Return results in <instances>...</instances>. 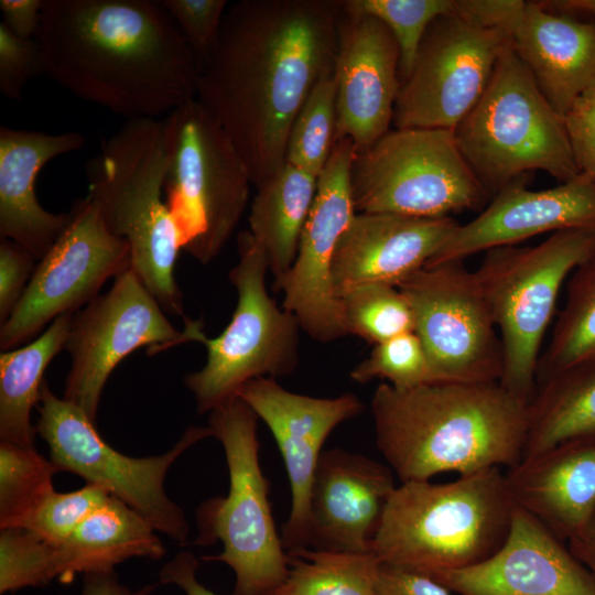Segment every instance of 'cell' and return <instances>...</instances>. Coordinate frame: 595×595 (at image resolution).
Returning <instances> with one entry per match:
<instances>
[{"mask_svg": "<svg viewBox=\"0 0 595 595\" xmlns=\"http://www.w3.org/2000/svg\"><path fill=\"white\" fill-rule=\"evenodd\" d=\"M349 376L359 383L386 379L397 389L437 382L425 348L414 332L375 345L369 356Z\"/></svg>", "mask_w": 595, "mask_h": 595, "instance_id": "74e56055", "label": "cell"}, {"mask_svg": "<svg viewBox=\"0 0 595 595\" xmlns=\"http://www.w3.org/2000/svg\"><path fill=\"white\" fill-rule=\"evenodd\" d=\"M340 301L347 335L377 345L414 332L413 311L397 285L361 284L344 293Z\"/></svg>", "mask_w": 595, "mask_h": 595, "instance_id": "e575fe53", "label": "cell"}, {"mask_svg": "<svg viewBox=\"0 0 595 595\" xmlns=\"http://www.w3.org/2000/svg\"><path fill=\"white\" fill-rule=\"evenodd\" d=\"M433 580L458 595H595L594 576L563 540L517 506L491 556Z\"/></svg>", "mask_w": 595, "mask_h": 595, "instance_id": "ffe728a7", "label": "cell"}, {"mask_svg": "<svg viewBox=\"0 0 595 595\" xmlns=\"http://www.w3.org/2000/svg\"><path fill=\"white\" fill-rule=\"evenodd\" d=\"M377 595H451V592L433 578L380 564L377 582Z\"/></svg>", "mask_w": 595, "mask_h": 595, "instance_id": "f6af8a7d", "label": "cell"}, {"mask_svg": "<svg viewBox=\"0 0 595 595\" xmlns=\"http://www.w3.org/2000/svg\"><path fill=\"white\" fill-rule=\"evenodd\" d=\"M36 259L19 244L0 240V322L4 323L23 296Z\"/></svg>", "mask_w": 595, "mask_h": 595, "instance_id": "b9f144b4", "label": "cell"}, {"mask_svg": "<svg viewBox=\"0 0 595 595\" xmlns=\"http://www.w3.org/2000/svg\"><path fill=\"white\" fill-rule=\"evenodd\" d=\"M162 119L127 120L85 165L88 196L107 229L125 239L131 269L164 312L184 316L175 280L183 241L164 198Z\"/></svg>", "mask_w": 595, "mask_h": 595, "instance_id": "5b68a950", "label": "cell"}, {"mask_svg": "<svg viewBox=\"0 0 595 595\" xmlns=\"http://www.w3.org/2000/svg\"><path fill=\"white\" fill-rule=\"evenodd\" d=\"M527 175L504 186L473 220L457 225L429 263L463 261L478 252L516 246L544 232L570 229L595 231V178L587 173L560 185L532 191ZM428 266V264H426Z\"/></svg>", "mask_w": 595, "mask_h": 595, "instance_id": "44dd1931", "label": "cell"}, {"mask_svg": "<svg viewBox=\"0 0 595 595\" xmlns=\"http://www.w3.org/2000/svg\"><path fill=\"white\" fill-rule=\"evenodd\" d=\"M564 122L581 172L595 178V80L572 105Z\"/></svg>", "mask_w": 595, "mask_h": 595, "instance_id": "7bdbcfd3", "label": "cell"}, {"mask_svg": "<svg viewBox=\"0 0 595 595\" xmlns=\"http://www.w3.org/2000/svg\"><path fill=\"white\" fill-rule=\"evenodd\" d=\"M529 403L497 382H385L370 409L376 444L401 483L520 463Z\"/></svg>", "mask_w": 595, "mask_h": 595, "instance_id": "3957f363", "label": "cell"}, {"mask_svg": "<svg viewBox=\"0 0 595 595\" xmlns=\"http://www.w3.org/2000/svg\"><path fill=\"white\" fill-rule=\"evenodd\" d=\"M522 0H454V12L484 29L510 33L524 7Z\"/></svg>", "mask_w": 595, "mask_h": 595, "instance_id": "ee69618b", "label": "cell"}, {"mask_svg": "<svg viewBox=\"0 0 595 595\" xmlns=\"http://www.w3.org/2000/svg\"><path fill=\"white\" fill-rule=\"evenodd\" d=\"M36 433L61 470L105 489L140 513L156 532L186 544L190 524L183 509L166 494L165 477L175 461L201 440L212 436L208 426H190L164 454L132 457L107 444L95 423L76 404L41 388Z\"/></svg>", "mask_w": 595, "mask_h": 595, "instance_id": "7c38bea8", "label": "cell"}, {"mask_svg": "<svg viewBox=\"0 0 595 595\" xmlns=\"http://www.w3.org/2000/svg\"><path fill=\"white\" fill-rule=\"evenodd\" d=\"M337 87L333 71L314 86L288 136L285 162L318 177L335 145Z\"/></svg>", "mask_w": 595, "mask_h": 595, "instance_id": "836d02e7", "label": "cell"}, {"mask_svg": "<svg viewBox=\"0 0 595 595\" xmlns=\"http://www.w3.org/2000/svg\"><path fill=\"white\" fill-rule=\"evenodd\" d=\"M587 436H595V360L575 365L537 385L528 405L521 459Z\"/></svg>", "mask_w": 595, "mask_h": 595, "instance_id": "f1b7e54d", "label": "cell"}, {"mask_svg": "<svg viewBox=\"0 0 595 595\" xmlns=\"http://www.w3.org/2000/svg\"><path fill=\"white\" fill-rule=\"evenodd\" d=\"M397 486L388 465L339 447L324 450L310 490L309 548L369 552Z\"/></svg>", "mask_w": 595, "mask_h": 595, "instance_id": "7402d4cb", "label": "cell"}, {"mask_svg": "<svg viewBox=\"0 0 595 595\" xmlns=\"http://www.w3.org/2000/svg\"><path fill=\"white\" fill-rule=\"evenodd\" d=\"M356 213L450 217L478 207L486 188L459 151L454 130L393 128L357 151L350 167Z\"/></svg>", "mask_w": 595, "mask_h": 595, "instance_id": "8fae6325", "label": "cell"}, {"mask_svg": "<svg viewBox=\"0 0 595 595\" xmlns=\"http://www.w3.org/2000/svg\"><path fill=\"white\" fill-rule=\"evenodd\" d=\"M68 213L65 228L1 324L2 351L34 337L58 316L75 313L99 295L108 279L131 268L127 241L110 234L90 196L77 199Z\"/></svg>", "mask_w": 595, "mask_h": 595, "instance_id": "5bb4252c", "label": "cell"}, {"mask_svg": "<svg viewBox=\"0 0 595 595\" xmlns=\"http://www.w3.org/2000/svg\"><path fill=\"white\" fill-rule=\"evenodd\" d=\"M164 198L183 249L203 264L221 251L249 199L251 177L223 127L192 99L162 119Z\"/></svg>", "mask_w": 595, "mask_h": 595, "instance_id": "9c48e42d", "label": "cell"}, {"mask_svg": "<svg viewBox=\"0 0 595 595\" xmlns=\"http://www.w3.org/2000/svg\"><path fill=\"white\" fill-rule=\"evenodd\" d=\"M356 150L349 138L335 142L317 177L295 260L284 277L273 282L274 291L283 293V309L295 316L311 338L322 343L347 335L342 301L334 291L332 264L338 241L356 214L350 187Z\"/></svg>", "mask_w": 595, "mask_h": 595, "instance_id": "e0dca14e", "label": "cell"}, {"mask_svg": "<svg viewBox=\"0 0 595 595\" xmlns=\"http://www.w3.org/2000/svg\"><path fill=\"white\" fill-rule=\"evenodd\" d=\"M237 396L267 424L284 462L292 505L281 528L283 548H309L310 490L323 445L337 425L359 415L365 405L353 392L316 398L289 391L269 377L248 381Z\"/></svg>", "mask_w": 595, "mask_h": 595, "instance_id": "ac0fdd59", "label": "cell"}, {"mask_svg": "<svg viewBox=\"0 0 595 595\" xmlns=\"http://www.w3.org/2000/svg\"><path fill=\"white\" fill-rule=\"evenodd\" d=\"M509 44L502 31L477 26L455 13L436 18L400 85L392 127L454 130L483 96Z\"/></svg>", "mask_w": 595, "mask_h": 595, "instance_id": "9a60e30c", "label": "cell"}, {"mask_svg": "<svg viewBox=\"0 0 595 595\" xmlns=\"http://www.w3.org/2000/svg\"><path fill=\"white\" fill-rule=\"evenodd\" d=\"M201 68L212 53L229 2L227 0H160Z\"/></svg>", "mask_w": 595, "mask_h": 595, "instance_id": "ab89813d", "label": "cell"}, {"mask_svg": "<svg viewBox=\"0 0 595 595\" xmlns=\"http://www.w3.org/2000/svg\"><path fill=\"white\" fill-rule=\"evenodd\" d=\"M505 475L515 506L567 542L595 510V436L521 459Z\"/></svg>", "mask_w": 595, "mask_h": 595, "instance_id": "484cf974", "label": "cell"}, {"mask_svg": "<svg viewBox=\"0 0 595 595\" xmlns=\"http://www.w3.org/2000/svg\"><path fill=\"white\" fill-rule=\"evenodd\" d=\"M258 420L238 396L208 413L210 435L225 452L229 490L225 497L199 505L194 543H223L219 554L203 560L223 562L234 571L232 595H272L289 571L288 553L272 516L269 483L259 462Z\"/></svg>", "mask_w": 595, "mask_h": 595, "instance_id": "8992f818", "label": "cell"}, {"mask_svg": "<svg viewBox=\"0 0 595 595\" xmlns=\"http://www.w3.org/2000/svg\"><path fill=\"white\" fill-rule=\"evenodd\" d=\"M567 547L595 578V510L583 529L567 541Z\"/></svg>", "mask_w": 595, "mask_h": 595, "instance_id": "681fc988", "label": "cell"}, {"mask_svg": "<svg viewBox=\"0 0 595 595\" xmlns=\"http://www.w3.org/2000/svg\"><path fill=\"white\" fill-rule=\"evenodd\" d=\"M199 562L188 551L178 552L159 572L160 584H174L186 595H217L206 588L196 576Z\"/></svg>", "mask_w": 595, "mask_h": 595, "instance_id": "7dc6e473", "label": "cell"}, {"mask_svg": "<svg viewBox=\"0 0 595 595\" xmlns=\"http://www.w3.org/2000/svg\"><path fill=\"white\" fill-rule=\"evenodd\" d=\"M159 584V582L150 583L138 589H131L119 581L115 571L89 573L83 577L80 595H153Z\"/></svg>", "mask_w": 595, "mask_h": 595, "instance_id": "c3c4849f", "label": "cell"}, {"mask_svg": "<svg viewBox=\"0 0 595 595\" xmlns=\"http://www.w3.org/2000/svg\"><path fill=\"white\" fill-rule=\"evenodd\" d=\"M185 342L138 275L128 269L113 284L74 313L65 349L72 358L63 398L95 423L108 378L119 363L140 347L152 353Z\"/></svg>", "mask_w": 595, "mask_h": 595, "instance_id": "2e32d148", "label": "cell"}, {"mask_svg": "<svg viewBox=\"0 0 595 595\" xmlns=\"http://www.w3.org/2000/svg\"><path fill=\"white\" fill-rule=\"evenodd\" d=\"M595 253V231L551 234L533 247L490 249L475 270L493 312L502 347L499 383L530 403L545 332L560 290L571 273Z\"/></svg>", "mask_w": 595, "mask_h": 595, "instance_id": "ba28073f", "label": "cell"}, {"mask_svg": "<svg viewBox=\"0 0 595 595\" xmlns=\"http://www.w3.org/2000/svg\"><path fill=\"white\" fill-rule=\"evenodd\" d=\"M454 136L477 178L495 194L533 170L561 183L581 174L564 118L547 100L510 44Z\"/></svg>", "mask_w": 595, "mask_h": 595, "instance_id": "52a82bcc", "label": "cell"}, {"mask_svg": "<svg viewBox=\"0 0 595 595\" xmlns=\"http://www.w3.org/2000/svg\"><path fill=\"white\" fill-rule=\"evenodd\" d=\"M256 190L248 217L249 231L263 249L277 282L295 260L316 195L317 177L285 162Z\"/></svg>", "mask_w": 595, "mask_h": 595, "instance_id": "83f0119b", "label": "cell"}, {"mask_svg": "<svg viewBox=\"0 0 595 595\" xmlns=\"http://www.w3.org/2000/svg\"><path fill=\"white\" fill-rule=\"evenodd\" d=\"M399 67V47L390 30L371 15L343 7L333 67L335 141L349 138L363 151L390 130L401 85Z\"/></svg>", "mask_w": 595, "mask_h": 595, "instance_id": "d6986e66", "label": "cell"}, {"mask_svg": "<svg viewBox=\"0 0 595 595\" xmlns=\"http://www.w3.org/2000/svg\"><path fill=\"white\" fill-rule=\"evenodd\" d=\"M569 278L564 306L538 361L536 387L560 371L595 360V253Z\"/></svg>", "mask_w": 595, "mask_h": 595, "instance_id": "4dcf8cb0", "label": "cell"}, {"mask_svg": "<svg viewBox=\"0 0 595 595\" xmlns=\"http://www.w3.org/2000/svg\"><path fill=\"white\" fill-rule=\"evenodd\" d=\"M35 40L44 75L127 120L197 96L201 66L160 0H45Z\"/></svg>", "mask_w": 595, "mask_h": 595, "instance_id": "7a4b0ae2", "label": "cell"}, {"mask_svg": "<svg viewBox=\"0 0 595 595\" xmlns=\"http://www.w3.org/2000/svg\"><path fill=\"white\" fill-rule=\"evenodd\" d=\"M346 11L380 20L393 35L400 53V83L411 73L430 24L454 12V0H343Z\"/></svg>", "mask_w": 595, "mask_h": 595, "instance_id": "d590c367", "label": "cell"}, {"mask_svg": "<svg viewBox=\"0 0 595 595\" xmlns=\"http://www.w3.org/2000/svg\"><path fill=\"white\" fill-rule=\"evenodd\" d=\"M547 8L559 12L573 14L581 13L583 15L591 17L595 21V0H556V1H541Z\"/></svg>", "mask_w": 595, "mask_h": 595, "instance_id": "f907efd6", "label": "cell"}, {"mask_svg": "<svg viewBox=\"0 0 595 595\" xmlns=\"http://www.w3.org/2000/svg\"><path fill=\"white\" fill-rule=\"evenodd\" d=\"M398 288L437 382H499L502 347L490 306L463 261L428 264Z\"/></svg>", "mask_w": 595, "mask_h": 595, "instance_id": "4fadbf2b", "label": "cell"}, {"mask_svg": "<svg viewBox=\"0 0 595 595\" xmlns=\"http://www.w3.org/2000/svg\"><path fill=\"white\" fill-rule=\"evenodd\" d=\"M457 225L452 217L356 213L333 258L336 296L366 283L398 286L437 256Z\"/></svg>", "mask_w": 595, "mask_h": 595, "instance_id": "603a6c76", "label": "cell"}, {"mask_svg": "<svg viewBox=\"0 0 595 595\" xmlns=\"http://www.w3.org/2000/svg\"><path fill=\"white\" fill-rule=\"evenodd\" d=\"M510 46L563 118L595 80V21L526 1L510 33Z\"/></svg>", "mask_w": 595, "mask_h": 595, "instance_id": "d4e9b609", "label": "cell"}, {"mask_svg": "<svg viewBox=\"0 0 595 595\" xmlns=\"http://www.w3.org/2000/svg\"><path fill=\"white\" fill-rule=\"evenodd\" d=\"M155 532L140 513L110 496L58 544V580L69 583L77 574L113 572L132 558L160 560L166 550Z\"/></svg>", "mask_w": 595, "mask_h": 595, "instance_id": "4316f807", "label": "cell"}, {"mask_svg": "<svg viewBox=\"0 0 595 595\" xmlns=\"http://www.w3.org/2000/svg\"><path fill=\"white\" fill-rule=\"evenodd\" d=\"M74 313L55 318L29 344L0 355V440L34 445L31 413L41 397L43 375L65 347Z\"/></svg>", "mask_w": 595, "mask_h": 595, "instance_id": "f546056e", "label": "cell"}, {"mask_svg": "<svg viewBox=\"0 0 595 595\" xmlns=\"http://www.w3.org/2000/svg\"><path fill=\"white\" fill-rule=\"evenodd\" d=\"M343 0L229 3L197 100L231 139L256 187L285 163L291 125L333 71Z\"/></svg>", "mask_w": 595, "mask_h": 595, "instance_id": "6da1fadb", "label": "cell"}, {"mask_svg": "<svg viewBox=\"0 0 595 595\" xmlns=\"http://www.w3.org/2000/svg\"><path fill=\"white\" fill-rule=\"evenodd\" d=\"M286 553L288 575L272 595H377L381 563L371 552L301 548Z\"/></svg>", "mask_w": 595, "mask_h": 595, "instance_id": "1f68e13d", "label": "cell"}, {"mask_svg": "<svg viewBox=\"0 0 595 595\" xmlns=\"http://www.w3.org/2000/svg\"><path fill=\"white\" fill-rule=\"evenodd\" d=\"M85 137L75 131L46 133L0 128V237L10 239L40 260L65 228L69 213L42 207L35 180L54 158L79 150Z\"/></svg>", "mask_w": 595, "mask_h": 595, "instance_id": "cb8c5ba5", "label": "cell"}, {"mask_svg": "<svg viewBox=\"0 0 595 595\" xmlns=\"http://www.w3.org/2000/svg\"><path fill=\"white\" fill-rule=\"evenodd\" d=\"M513 509L499 467L447 483H401L369 552L381 564L433 578L491 556L509 533Z\"/></svg>", "mask_w": 595, "mask_h": 595, "instance_id": "277c9868", "label": "cell"}, {"mask_svg": "<svg viewBox=\"0 0 595 595\" xmlns=\"http://www.w3.org/2000/svg\"><path fill=\"white\" fill-rule=\"evenodd\" d=\"M58 469L34 445L0 440V530L19 528L54 491Z\"/></svg>", "mask_w": 595, "mask_h": 595, "instance_id": "d6a6232c", "label": "cell"}, {"mask_svg": "<svg viewBox=\"0 0 595 595\" xmlns=\"http://www.w3.org/2000/svg\"><path fill=\"white\" fill-rule=\"evenodd\" d=\"M109 497L105 489L89 484L69 493L54 490L19 528L31 530L51 543L61 544Z\"/></svg>", "mask_w": 595, "mask_h": 595, "instance_id": "f35d334b", "label": "cell"}, {"mask_svg": "<svg viewBox=\"0 0 595 595\" xmlns=\"http://www.w3.org/2000/svg\"><path fill=\"white\" fill-rule=\"evenodd\" d=\"M45 0H1V23L15 36L35 39Z\"/></svg>", "mask_w": 595, "mask_h": 595, "instance_id": "bcb514c9", "label": "cell"}, {"mask_svg": "<svg viewBox=\"0 0 595 595\" xmlns=\"http://www.w3.org/2000/svg\"><path fill=\"white\" fill-rule=\"evenodd\" d=\"M44 75L42 53L35 39H21L0 22V91L21 100L25 85Z\"/></svg>", "mask_w": 595, "mask_h": 595, "instance_id": "60d3db41", "label": "cell"}, {"mask_svg": "<svg viewBox=\"0 0 595 595\" xmlns=\"http://www.w3.org/2000/svg\"><path fill=\"white\" fill-rule=\"evenodd\" d=\"M237 249L239 260L229 280L238 302L229 324L215 338L205 336L198 321L186 320L183 329L185 342H199L207 351L204 367L184 377L198 414L237 396L252 379L283 377L299 365L301 326L267 291L263 249L249 230L238 234Z\"/></svg>", "mask_w": 595, "mask_h": 595, "instance_id": "30bf717a", "label": "cell"}, {"mask_svg": "<svg viewBox=\"0 0 595 595\" xmlns=\"http://www.w3.org/2000/svg\"><path fill=\"white\" fill-rule=\"evenodd\" d=\"M0 531V594L44 586L60 578L58 544L25 528Z\"/></svg>", "mask_w": 595, "mask_h": 595, "instance_id": "8d00e7d4", "label": "cell"}]
</instances>
